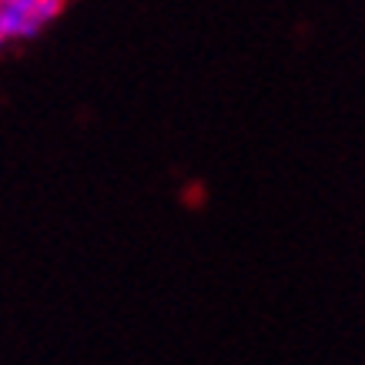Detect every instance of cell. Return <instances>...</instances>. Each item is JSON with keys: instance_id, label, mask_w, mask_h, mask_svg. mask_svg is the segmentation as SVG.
Returning <instances> with one entry per match:
<instances>
[{"instance_id": "7a4b0ae2", "label": "cell", "mask_w": 365, "mask_h": 365, "mask_svg": "<svg viewBox=\"0 0 365 365\" xmlns=\"http://www.w3.org/2000/svg\"><path fill=\"white\" fill-rule=\"evenodd\" d=\"M67 0H37L31 11V21H27V37H37V34L44 31L51 21H57L61 17V11H64Z\"/></svg>"}, {"instance_id": "6da1fadb", "label": "cell", "mask_w": 365, "mask_h": 365, "mask_svg": "<svg viewBox=\"0 0 365 365\" xmlns=\"http://www.w3.org/2000/svg\"><path fill=\"white\" fill-rule=\"evenodd\" d=\"M37 0H0V44L11 41H31L27 37V21Z\"/></svg>"}]
</instances>
